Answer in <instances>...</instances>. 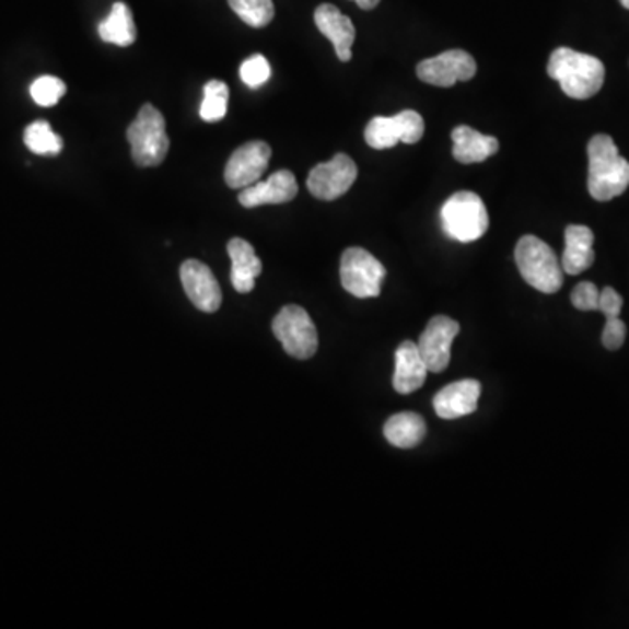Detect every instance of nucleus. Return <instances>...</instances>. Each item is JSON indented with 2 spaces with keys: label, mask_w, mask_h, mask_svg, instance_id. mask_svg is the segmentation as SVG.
<instances>
[{
  "label": "nucleus",
  "mask_w": 629,
  "mask_h": 629,
  "mask_svg": "<svg viewBox=\"0 0 629 629\" xmlns=\"http://www.w3.org/2000/svg\"><path fill=\"white\" fill-rule=\"evenodd\" d=\"M458 333L461 324L453 318L446 315L430 318L417 343L418 352L426 362L429 373H443L450 365L452 345Z\"/></svg>",
  "instance_id": "11"
},
{
  "label": "nucleus",
  "mask_w": 629,
  "mask_h": 629,
  "mask_svg": "<svg viewBox=\"0 0 629 629\" xmlns=\"http://www.w3.org/2000/svg\"><path fill=\"white\" fill-rule=\"evenodd\" d=\"M386 441L395 447L411 450L423 441L427 434L426 420L417 412H397L383 427Z\"/></svg>",
  "instance_id": "21"
},
{
  "label": "nucleus",
  "mask_w": 629,
  "mask_h": 629,
  "mask_svg": "<svg viewBox=\"0 0 629 629\" xmlns=\"http://www.w3.org/2000/svg\"><path fill=\"white\" fill-rule=\"evenodd\" d=\"M478 72V63L464 49H450L439 57L427 58L417 67V75L423 83L439 88H452L461 81H470Z\"/></svg>",
  "instance_id": "10"
},
{
  "label": "nucleus",
  "mask_w": 629,
  "mask_h": 629,
  "mask_svg": "<svg viewBox=\"0 0 629 629\" xmlns=\"http://www.w3.org/2000/svg\"><path fill=\"white\" fill-rule=\"evenodd\" d=\"M357 175H359V170H357L356 161L348 154L339 152L333 160L321 163L310 172L306 186L318 200H338L339 196L350 191V187L357 180Z\"/></svg>",
  "instance_id": "9"
},
{
  "label": "nucleus",
  "mask_w": 629,
  "mask_h": 629,
  "mask_svg": "<svg viewBox=\"0 0 629 629\" xmlns=\"http://www.w3.org/2000/svg\"><path fill=\"white\" fill-rule=\"evenodd\" d=\"M228 254L231 257V283L240 294L254 291L256 278L263 271V263L256 256V251L242 238L230 240Z\"/></svg>",
  "instance_id": "19"
},
{
  "label": "nucleus",
  "mask_w": 629,
  "mask_h": 629,
  "mask_svg": "<svg viewBox=\"0 0 629 629\" xmlns=\"http://www.w3.org/2000/svg\"><path fill=\"white\" fill-rule=\"evenodd\" d=\"M66 93V83L61 79L53 78V75H43V78L35 79L31 86L32 98L40 107L57 105Z\"/></svg>",
  "instance_id": "26"
},
{
  "label": "nucleus",
  "mask_w": 629,
  "mask_h": 629,
  "mask_svg": "<svg viewBox=\"0 0 629 629\" xmlns=\"http://www.w3.org/2000/svg\"><path fill=\"white\" fill-rule=\"evenodd\" d=\"M131 145V158L139 166H158L168 154L170 139L163 114L154 105L145 104L126 130Z\"/></svg>",
  "instance_id": "4"
},
{
  "label": "nucleus",
  "mask_w": 629,
  "mask_h": 629,
  "mask_svg": "<svg viewBox=\"0 0 629 629\" xmlns=\"http://www.w3.org/2000/svg\"><path fill=\"white\" fill-rule=\"evenodd\" d=\"M547 74L558 81L564 95L573 101H587L605 83V66L602 60L570 48L552 51L547 63Z\"/></svg>",
  "instance_id": "2"
},
{
  "label": "nucleus",
  "mask_w": 629,
  "mask_h": 629,
  "mask_svg": "<svg viewBox=\"0 0 629 629\" xmlns=\"http://www.w3.org/2000/svg\"><path fill=\"white\" fill-rule=\"evenodd\" d=\"M570 300H572L573 308H578L579 312H598V287L593 282L578 283L572 295H570Z\"/></svg>",
  "instance_id": "28"
},
{
  "label": "nucleus",
  "mask_w": 629,
  "mask_h": 629,
  "mask_svg": "<svg viewBox=\"0 0 629 629\" xmlns=\"http://www.w3.org/2000/svg\"><path fill=\"white\" fill-rule=\"evenodd\" d=\"M271 158V148L263 140H252V142L240 145L224 168V180L231 189H245L252 184L259 183V178L265 174Z\"/></svg>",
  "instance_id": "12"
},
{
  "label": "nucleus",
  "mask_w": 629,
  "mask_h": 629,
  "mask_svg": "<svg viewBox=\"0 0 629 629\" xmlns=\"http://www.w3.org/2000/svg\"><path fill=\"white\" fill-rule=\"evenodd\" d=\"M180 282L196 308L205 313L218 312L222 303V292L218 278L213 277L209 266L201 260L187 259L180 266Z\"/></svg>",
  "instance_id": "13"
},
{
  "label": "nucleus",
  "mask_w": 629,
  "mask_h": 629,
  "mask_svg": "<svg viewBox=\"0 0 629 629\" xmlns=\"http://www.w3.org/2000/svg\"><path fill=\"white\" fill-rule=\"evenodd\" d=\"M479 395H481V383L476 380H462L439 391L432 404L438 417L455 420L467 417L478 409Z\"/></svg>",
  "instance_id": "16"
},
{
  "label": "nucleus",
  "mask_w": 629,
  "mask_h": 629,
  "mask_svg": "<svg viewBox=\"0 0 629 629\" xmlns=\"http://www.w3.org/2000/svg\"><path fill=\"white\" fill-rule=\"evenodd\" d=\"M242 22L252 28H263L275 18L273 0H228Z\"/></svg>",
  "instance_id": "24"
},
{
  "label": "nucleus",
  "mask_w": 629,
  "mask_h": 629,
  "mask_svg": "<svg viewBox=\"0 0 629 629\" xmlns=\"http://www.w3.org/2000/svg\"><path fill=\"white\" fill-rule=\"evenodd\" d=\"M595 235L587 226L572 224L564 230V252L561 268L564 273L581 275L595 263Z\"/></svg>",
  "instance_id": "17"
},
{
  "label": "nucleus",
  "mask_w": 629,
  "mask_h": 629,
  "mask_svg": "<svg viewBox=\"0 0 629 629\" xmlns=\"http://www.w3.org/2000/svg\"><path fill=\"white\" fill-rule=\"evenodd\" d=\"M444 233L450 238L470 244L481 238L490 226L487 205L476 193L461 191L447 198L441 210Z\"/></svg>",
  "instance_id": "5"
},
{
  "label": "nucleus",
  "mask_w": 629,
  "mask_h": 629,
  "mask_svg": "<svg viewBox=\"0 0 629 629\" xmlns=\"http://www.w3.org/2000/svg\"><path fill=\"white\" fill-rule=\"evenodd\" d=\"M621 4L625 5L626 9H629V0H621Z\"/></svg>",
  "instance_id": "32"
},
{
  "label": "nucleus",
  "mask_w": 629,
  "mask_h": 629,
  "mask_svg": "<svg viewBox=\"0 0 629 629\" xmlns=\"http://www.w3.org/2000/svg\"><path fill=\"white\" fill-rule=\"evenodd\" d=\"M25 145L39 156H57L63 149V140L53 131L49 123L35 121L25 128Z\"/></svg>",
  "instance_id": "23"
},
{
  "label": "nucleus",
  "mask_w": 629,
  "mask_h": 629,
  "mask_svg": "<svg viewBox=\"0 0 629 629\" xmlns=\"http://www.w3.org/2000/svg\"><path fill=\"white\" fill-rule=\"evenodd\" d=\"M98 35L104 43L116 44L126 48L137 40V26H135L131 9L125 2H116L104 22L98 25Z\"/></svg>",
  "instance_id": "22"
},
{
  "label": "nucleus",
  "mask_w": 629,
  "mask_h": 629,
  "mask_svg": "<svg viewBox=\"0 0 629 629\" xmlns=\"http://www.w3.org/2000/svg\"><path fill=\"white\" fill-rule=\"evenodd\" d=\"M587 191L596 201H610L628 189L629 163L610 135H595L587 143Z\"/></svg>",
  "instance_id": "1"
},
{
  "label": "nucleus",
  "mask_w": 629,
  "mask_h": 629,
  "mask_svg": "<svg viewBox=\"0 0 629 629\" xmlns=\"http://www.w3.org/2000/svg\"><path fill=\"white\" fill-rule=\"evenodd\" d=\"M385 266L361 247H350L341 256L339 277L345 291L356 295L359 300L377 298L382 292V283L385 280Z\"/></svg>",
  "instance_id": "7"
},
{
  "label": "nucleus",
  "mask_w": 629,
  "mask_h": 629,
  "mask_svg": "<svg viewBox=\"0 0 629 629\" xmlns=\"http://www.w3.org/2000/svg\"><path fill=\"white\" fill-rule=\"evenodd\" d=\"M273 333L283 350L294 359H312L317 353V327L306 310L298 304H287L273 321Z\"/></svg>",
  "instance_id": "6"
},
{
  "label": "nucleus",
  "mask_w": 629,
  "mask_h": 629,
  "mask_svg": "<svg viewBox=\"0 0 629 629\" xmlns=\"http://www.w3.org/2000/svg\"><path fill=\"white\" fill-rule=\"evenodd\" d=\"M626 339V324L621 317L607 318L605 324L604 335H602V343L607 350H619L625 345Z\"/></svg>",
  "instance_id": "29"
},
{
  "label": "nucleus",
  "mask_w": 629,
  "mask_h": 629,
  "mask_svg": "<svg viewBox=\"0 0 629 629\" xmlns=\"http://www.w3.org/2000/svg\"><path fill=\"white\" fill-rule=\"evenodd\" d=\"M453 156L464 165L482 163L499 152L500 143L496 137L479 133L470 126H456L452 133Z\"/></svg>",
  "instance_id": "20"
},
{
  "label": "nucleus",
  "mask_w": 629,
  "mask_h": 629,
  "mask_svg": "<svg viewBox=\"0 0 629 629\" xmlns=\"http://www.w3.org/2000/svg\"><path fill=\"white\" fill-rule=\"evenodd\" d=\"M622 310V295L613 289V287H605L604 291H599V306L598 312L604 313L605 318L619 317Z\"/></svg>",
  "instance_id": "30"
},
{
  "label": "nucleus",
  "mask_w": 629,
  "mask_h": 629,
  "mask_svg": "<svg viewBox=\"0 0 629 629\" xmlns=\"http://www.w3.org/2000/svg\"><path fill=\"white\" fill-rule=\"evenodd\" d=\"M271 75V67L263 55H254L240 67V78L248 88H259Z\"/></svg>",
  "instance_id": "27"
},
{
  "label": "nucleus",
  "mask_w": 629,
  "mask_h": 629,
  "mask_svg": "<svg viewBox=\"0 0 629 629\" xmlns=\"http://www.w3.org/2000/svg\"><path fill=\"white\" fill-rule=\"evenodd\" d=\"M230 101V88L222 81H209L205 84V98L201 102L200 116L203 121L218 123L224 119Z\"/></svg>",
  "instance_id": "25"
},
{
  "label": "nucleus",
  "mask_w": 629,
  "mask_h": 629,
  "mask_svg": "<svg viewBox=\"0 0 629 629\" xmlns=\"http://www.w3.org/2000/svg\"><path fill=\"white\" fill-rule=\"evenodd\" d=\"M517 269L528 286L544 294H555L563 286V268L546 242L534 235H526L516 244L514 251Z\"/></svg>",
  "instance_id": "3"
},
{
  "label": "nucleus",
  "mask_w": 629,
  "mask_h": 629,
  "mask_svg": "<svg viewBox=\"0 0 629 629\" xmlns=\"http://www.w3.org/2000/svg\"><path fill=\"white\" fill-rule=\"evenodd\" d=\"M427 364L418 352L417 343L403 341L395 350L394 388L399 394H412L426 383Z\"/></svg>",
  "instance_id": "18"
},
{
  "label": "nucleus",
  "mask_w": 629,
  "mask_h": 629,
  "mask_svg": "<svg viewBox=\"0 0 629 629\" xmlns=\"http://www.w3.org/2000/svg\"><path fill=\"white\" fill-rule=\"evenodd\" d=\"M426 133V121L417 110H403L392 118L376 116L365 126L364 139L377 151L395 148L397 143H417Z\"/></svg>",
  "instance_id": "8"
},
{
  "label": "nucleus",
  "mask_w": 629,
  "mask_h": 629,
  "mask_svg": "<svg viewBox=\"0 0 629 629\" xmlns=\"http://www.w3.org/2000/svg\"><path fill=\"white\" fill-rule=\"evenodd\" d=\"M298 180L289 170H278L265 183L252 184L240 193L238 201L245 209L260 205L289 203L298 195Z\"/></svg>",
  "instance_id": "14"
},
{
  "label": "nucleus",
  "mask_w": 629,
  "mask_h": 629,
  "mask_svg": "<svg viewBox=\"0 0 629 629\" xmlns=\"http://www.w3.org/2000/svg\"><path fill=\"white\" fill-rule=\"evenodd\" d=\"M315 25L322 35L335 46L339 60H352V46L356 43V26L336 5L321 4L315 11Z\"/></svg>",
  "instance_id": "15"
},
{
  "label": "nucleus",
  "mask_w": 629,
  "mask_h": 629,
  "mask_svg": "<svg viewBox=\"0 0 629 629\" xmlns=\"http://www.w3.org/2000/svg\"><path fill=\"white\" fill-rule=\"evenodd\" d=\"M353 2H357V5L364 9V11H371V9H374L380 4V0H353Z\"/></svg>",
  "instance_id": "31"
}]
</instances>
